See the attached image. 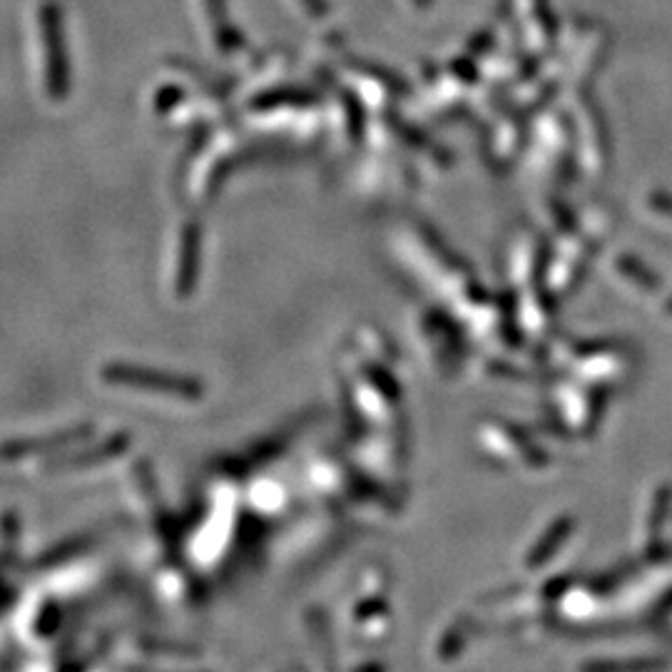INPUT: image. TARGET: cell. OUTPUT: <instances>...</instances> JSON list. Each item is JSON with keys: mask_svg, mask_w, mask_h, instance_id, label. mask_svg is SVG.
<instances>
[{"mask_svg": "<svg viewBox=\"0 0 672 672\" xmlns=\"http://www.w3.org/2000/svg\"><path fill=\"white\" fill-rule=\"evenodd\" d=\"M43 45H45V88L53 100H63L70 93L68 60L63 48V30H60V15L55 8H43Z\"/></svg>", "mask_w": 672, "mask_h": 672, "instance_id": "6da1fadb", "label": "cell"}, {"mask_svg": "<svg viewBox=\"0 0 672 672\" xmlns=\"http://www.w3.org/2000/svg\"><path fill=\"white\" fill-rule=\"evenodd\" d=\"M105 381L117 386H137V389H152V391H172V394H190L192 386L185 379H175V376L157 374V371L135 369V366H108L103 371Z\"/></svg>", "mask_w": 672, "mask_h": 672, "instance_id": "7a4b0ae2", "label": "cell"}, {"mask_svg": "<svg viewBox=\"0 0 672 672\" xmlns=\"http://www.w3.org/2000/svg\"><path fill=\"white\" fill-rule=\"evenodd\" d=\"M93 434V426H78V429H65L58 431V434H45V436H33V439H15V441H5L0 446V458H20V456H30V453H43L50 451V448H63L68 444H75V441H83Z\"/></svg>", "mask_w": 672, "mask_h": 672, "instance_id": "3957f363", "label": "cell"}]
</instances>
